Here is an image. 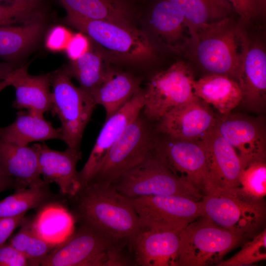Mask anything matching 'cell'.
<instances>
[{
	"label": "cell",
	"mask_w": 266,
	"mask_h": 266,
	"mask_svg": "<svg viewBox=\"0 0 266 266\" xmlns=\"http://www.w3.org/2000/svg\"><path fill=\"white\" fill-rule=\"evenodd\" d=\"M0 172L14 179L20 188L36 184L41 179L35 148L20 145L0 136Z\"/></svg>",
	"instance_id": "22"
},
{
	"label": "cell",
	"mask_w": 266,
	"mask_h": 266,
	"mask_svg": "<svg viewBox=\"0 0 266 266\" xmlns=\"http://www.w3.org/2000/svg\"><path fill=\"white\" fill-rule=\"evenodd\" d=\"M200 141L206 153L207 193L240 187L239 176L242 169L240 160L234 149L216 128Z\"/></svg>",
	"instance_id": "17"
},
{
	"label": "cell",
	"mask_w": 266,
	"mask_h": 266,
	"mask_svg": "<svg viewBox=\"0 0 266 266\" xmlns=\"http://www.w3.org/2000/svg\"><path fill=\"white\" fill-rule=\"evenodd\" d=\"M10 86L15 90L13 106L43 115L52 110V96L49 74L32 75L25 65L15 69L8 77Z\"/></svg>",
	"instance_id": "20"
},
{
	"label": "cell",
	"mask_w": 266,
	"mask_h": 266,
	"mask_svg": "<svg viewBox=\"0 0 266 266\" xmlns=\"http://www.w3.org/2000/svg\"><path fill=\"white\" fill-rule=\"evenodd\" d=\"M242 59L237 81L248 109L261 113L266 104V52L260 39L252 38L245 30L243 40Z\"/></svg>",
	"instance_id": "13"
},
{
	"label": "cell",
	"mask_w": 266,
	"mask_h": 266,
	"mask_svg": "<svg viewBox=\"0 0 266 266\" xmlns=\"http://www.w3.org/2000/svg\"><path fill=\"white\" fill-rule=\"evenodd\" d=\"M246 27L233 15L204 25L190 39L185 53L208 74L225 75L237 81Z\"/></svg>",
	"instance_id": "2"
},
{
	"label": "cell",
	"mask_w": 266,
	"mask_h": 266,
	"mask_svg": "<svg viewBox=\"0 0 266 266\" xmlns=\"http://www.w3.org/2000/svg\"><path fill=\"white\" fill-rule=\"evenodd\" d=\"M10 86V81L7 78L6 79L0 81V92L6 87Z\"/></svg>",
	"instance_id": "42"
},
{
	"label": "cell",
	"mask_w": 266,
	"mask_h": 266,
	"mask_svg": "<svg viewBox=\"0 0 266 266\" xmlns=\"http://www.w3.org/2000/svg\"><path fill=\"white\" fill-rule=\"evenodd\" d=\"M182 12L190 38L201 26L220 21L235 13L228 0H168Z\"/></svg>",
	"instance_id": "28"
},
{
	"label": "cell",
	"mask_w": 266,
	"mask_h": 266,
	"mask_svg": "<svg viewBox=\"0 0 266 266\" xmlns=\"http://www.w3.org/2000/svg\"><path fill=\"white\" fill-rule=\"evenodd\" d=\"M26 214L17 217L0 218V247L6 242L14 231L26 220Z\"/></svg>",
	"instance_id": "39"
},
{
	"label": "cell",
	"mask_w": 266,
	"mask_h": 266,
	"mask_svg": "<svg viewBox=\"0 0 266 266\" xmlns=\"http://www.w3.org/2000/svg\"><path fill=\"white\" fill-rule=\"evenodd\" d=\"M74 222L115 240L132 238L141 228L128 198L110 184L90 181L67 197Z\"/></svg>",
	"instance_id": "1"
},
{
	"label": "cell",
	"mask_w": 266,
	"mask_h": 266,
	"mask_svg": "<svg viewBox=\"0 0 266 266\" xmlns=\"http://www.w3.org/2000/svg\"><path fill=\"white\" fill-rule=\"evenodd\" d=\"M20 227L8 243L29 259L33 266H40L58 243L50 242L35 233L32 228L30 217H27Z\"/></svg>",
	"instance_id": "31"
},
{
	"label": "cell",
	"mask_w": 266,
	"mask_h": 266,
	"mask_svg": "<svg viewBox=\"0 0 266 266\" xmlns=\"http://www.w3.org/2000/svg\"><path fill=\"white\" fill-rule=\"evenodd\" d=\"M128 198L143 228L181 231L202 216L200 200L184 196L157 195Z\"/></svg>",
	"instance_id": "11"
},
{
	"label": "cell",
	"mask_w": 266,
	"mask_h": 266,
	"mask_svg": "<svg viewBox=\"0 0 266 266\" xmlns=\"http://www.w3.org/2000/svg\"><path fill=\"white\" fill-rule=\"evenodd\" d=\"M245 237L200 217L180 232L177 266H217Z\"/></svg>",
	"instance_id": "6"
},
{
	"label": "cell",
	"mask_w": 266,
	"mask_h": 266,
	"mask_svg": "<svg viewBox=\"0 0 266 266\" xmlns=\"http://www.w3.org/2000/svg\"><path fill=\"white\" fill-rule=\"evenodd\" d=\"M202 216L216 225L245 236L263 223L264 199L252 198L240 187L210 192L200 200Z\"/></svg>",
	"instance_id": "7"
},
{
	"label": "cell",
	"mask_w": 266,
	"mask_h": 266,
	"mask_svg": "<svg viewBox=\"0 0 266 266\" xmlns=\"http://www.w3.org/2000/svg\"><path fill=\"white\" fill-rule=\"evenodd\" d=\"M228 0L232 4L240 22L245 26L265 16L266 0Z\"/></svg>",
	"instance_id": "35"
},
{
	"label": "cell",
	"mask_w": 266,
	"mask_h": 266,
	"mask_svg": "<svg viewBox=\"0 0 266 266\" xmlns=\"http://www.w3.org/2000/svg\"><path fill=\"white\" fill-rule=\"evenodd\" d=\"M111 184L127 198L175 195L200 200L203 196L172 170L156 147Z\"/></svg>",
	"instance_id": "5"
},
{
	"label": "cell",
	"mask_w": 266,
	"mask_h": 266,
	"mask_svg": "<svg viewBox=\"0 0 266 266\" xmlns=\"http://www.w3.org/2000/svg\"><path fill=\"white\" fill-rule=\"evenodd\" d=\"M17 68L8 62H0V81L8 78Z\"/></svg>",
	"instance_id": "41"
},
{
	"label": "cell",
	"mask_w": 266,
	"mask_h": 266,
	"mask_svg": "<svg viewBox=\"0 0 266 266\" xmlns=\"http://www.w3.org/2000/svg\"><path fill=\"white\" fill-rule=\"evenodd\" d=\"M144 104V93L141 89L117 112L105 120L87 162L78 172L80 188L92 179L110 148L140 114Z\"/></svg>",
	"instance_id": "16"
},
{
	"label": "cell",
	"mask_w": 266,
	"mask_h": 266,
	"mask_svg": "<svg viewBox=\"0 0 266 266\" xmlns=\"http://www.w3.org/2000/svg\"><path fill=\"white\" fill-rule=\"evenodd\" d=\"M52 108L62 124L63 139L68 148L80 149L84 130L96 104L71 82L66 68L50 73Z\"/></svg>",
	"instance_id": "8"
},
{
	"label": "cell",
	"mask_w": 266,
	"mask_h": 266,
	"mask_svg": "<svg viewBox=\"0 0 266 266\" xmlns=\"http://www.w3.org/2000/svg\"><path fill=\"white\" fill-rule=\"evenodd\" d=\"M67 24L85 33L98 45L104 57L121 63L142 64L156 57L149 37L133 26L86 18L66 12Z\"/></svg>",
	"instance_id": "3"
},
{
	"label": "cell",
	"mask_w": 266,
	"mask_h": 266,
	"mask_svg": "<svg viewBox=\"0 0 266 266\" xmlns=\"http://www.w3.org/2000/svg\"><path fill=\"white\" fill-rule=\"evenodd\" d=\"M21 189L18 183L12 178L3 175L0 172V193L6 190Z\"/></svg>",
	"instance_id": "40"
},
{
	"label": "cell",
	"mask_w": 266,
	"mask_h": 266,
	"mask_svg": "<svg viewBox=\"0 0 266 266\" xmlns=\"http://www.w3.org/2000/svg\"><path fill=\"white\" fill-rule=\"evenodd\" d=\"M33 146L38 155L39 170L43 179L56 183L61 195L69 197L74 195L80 188L76 166L81 158L80 149L68 148L56 151L45 143Z\"/></svg>",
	"instance_id": "18"
},
{
	"label": "cell",
	"mask_w": 266,
	"mask_h": 266,
	"mask_svg": "<svg viewBox=\"0 0 266 266\" xmlns=\"http://www.w3.org/2000/svg\"><path fill=\"white\" fill-rule=\"evenodd\" d=\"M194 80L192 68L181 61L154 74L144 90L145 118L158 121L171 109L195 99Z\"/></svg>",
	"instance_id": "10"
},
{
	"label": "cell",
	"mask_w": 266,
	"mask_h": 266,
	"mask_svg": "<svg viewBox=\"0 0 266 266\" xmlns=\"http://www.w3.org/2000/svg\"><path fill=\"white\" fill-rule=\"evenodd\" d=\"M266 259V230L256 235L244 244L232 257L221 261L218 266H250Z\"/></svg>",
	"instance_id": "32"
},
{
	"label": "cell",
	"mask_w": 266,
	"mask_h": 266,
	"mask_svg": "<svg viewBox=\"0 0 266 266\" xmlns=\"http://www.w3.org/2000/svg\"><path fill=\"white\" fill-rule=\"evenodd\" d=\"M0 136L20 145L52 139H63L61 128H55L43 115L29 110H20L14 121L0 127Z\"/></svg>",
	"instance_id": "26"
},
{
	"label": "cell",
	"mask_w": 266,
	"mask_h": 266,
	"mask_svg": "<svg viewBox=\"0 0 266 266\" xmlns=\"http://www.w3.org/2000/svg\"><path fill=\"white\" fill-rule=\"evenodd\" d=\"M139 78L130 73L107 66L94 100L105 111V120L123 106L140 89Z\"/></svg>",
	"instance_id": "25"
},
{
	"label": "cell",
	"mask_w": 266,
	"mask_h": 266,
	"mask_svg": "<svg viewBox=\"0 0 266 266\" xmlns=\"http://www.w3.org/2000/svg\"><path fill=\"white\" fill-rule=\"evenodd\" d=\"M155 147L148 123L140 114L110 148L90 181L111 184L142 161Z\"/></svg>",
	"instance_id": "9"
},
{
	"label": "cell",
	"mask_w": 266,
	"mask_h": 266,
	"mask_svg": "<svg viewBox=\"0 0 266 266\" xmlns=\"http://www.w3.org/2000/svg\"><path fill=\"white\" fill-rule=\"evenodd\" d=\"M41 6L25 24L0 27V57L10 61L32 49L39 41L44 28Z\"/></svg>",
	"instance_id": "23"
},
{
	"label": "cell",
	"mask_w": 266,
	"mask_h": 266,
	"mask_svg": "<svg viewBox=\"0 0 266 266\" xmlns=\"http://www.w3.org/2000/svg\"><path fill=\"white\" fill-rule=\"evenodd\" d=\"M0 266H33L32 262L8 242L0 247Z\"/></svg>",
	"instance_id": "37"
},
{
	"label": "cell",
	"mask_w": 266,
	"mask_h": 266,
	"mask_svg": "<svg viewBox=\"0 0 266 266\" xmlns=\"http://www.w3.org/2000/svg\"><path fill=\"white\" fill-rule=\"evenodd\" d=\"M223 116L218 119L216 128L235 151L242 168L266 161V133L260 122L240 115Z\"/></svg>",
	"instance_id": "14"
},
{
	"label": "cell",
	"mask_w": 266,
	"mask_h": 266,
	"mask_svg": "<svg viewBox=\"0 0 266 266\" xmlns=\"http://www.w3.org/2000/svg\"><path fill=\"white\" fill-rule=\"evenodd\" d=\"M195 95L212 105L223 116H227L238 106L242 99L238 82L228 76L207 74L195 80Z\"/></svg>",
	"instance_id": "24"
},
{
	"label": "cell",
	"mask_w": 266,
	"mask_h": 266,
	"mask_svg": "<svg viewBox=\"0 0 266 266\" xmlns=\"http://www.w3.org/2000/svg\"><path fill=\"white\" fill-rule=\"evenodd\" d=\"M180 232L141 228L131 239L135 265L177 266Z\"/></svg>",
	"instance_id": "19"
},
{
	"label": "cell",
	"mask_w": 266,
	"mask_h": 266,
	"mask_svg": "<svg viewBox=\"0 0 266 266\" xmlns=\"http://www.w3.org/2000/svg\"><path fill=\"white\" fill-rule=\"evenodd\" d=\"M41 0H14L8 5L0 4V27L24 21L38 10Z\"/></svg>",
	"instance_id": "34"
},
{
	"label": "cell",
	"mask_w": 266,
	"mask_h": 266,
	"mask_svg": "<svg viewBox=\"0 0 266 266\" xmlns=\"http://www.w3.org/2000/svg\"><path fill=\"white\" fill-rule=\"evenodd\" d=\"M151 28L158 39L169 49L185 53L190 42V34L181 11L168 0H158L150 15Z\"/></svg>",
	"instance_id": "21"
},
{
	"label": "cell",
	"mask_w": 266,
	"mask_h": 266,
	"mask_svg": "<svg viewBox=\"0 0 266 266\" xmlns=\"http://www.w3.org/2000/svg\"><path fill=\"white\" fill-rule=\"evenodd\" d=\"M61 196L54 194L50 183L42 179L36 184L16 190L0 200V218L17 217L31 209L39 211L53 203H62Z\"/></svg>",
	"instance_id": "27"
},
{
	"label": "cell",
	"mask_w": 266,
	"mask_h": 266,
	"mask_svg": "<svg viewBox=\"0 0 266 266\" xmlns=\"http://www.w3.org/2000/svg\"><path fill=\"white\" fill-rule=\"evenodd\" d=\"M72 35L71 32L63 26L54 27L46 36L45 46L54 52L65 50Z\"/></svg>",
	"instance_id": "36"
},
{
	"label": "cell",
	"mask_w": 266,
	"mask_h": 266,
	"mask_svg": "<svg viewBox=\"0 0 266 266\" xmlns=\"http://www.w3.org/2000/svg\"><path fill=\"white\" fill-rule=\"evenodd\" d=\"M71 61L66 68L68 73L77 80L79 88L85 96L94 102L95 94L103 80L107 68L104 57L99 49H90Z\"/></svg>",
	"instance_id": "30"
},
{
	"label": "cell",
	"mask_w": 266,
	"mask_h": 266,
	"mask_svg": "<svg viewBox=\"0 0 266 266\" xmlns=\"http://www.w3.org/2000/svg\"><path fill=\"white\" fill-rule=\"evenodd\" d=\"M3 0H5V1H9L10 2H12V1L14 0H0V1H3Z\"/></svg>",
	"instance_id": "43"
},
{
	"label": "cell",
	"mask_w": 266,
	"mask_h": 266,
	"mask_svg": "<svg viewBox=\"0 0 266 266\" xmlns=\"http://www.w3.org/2000/svg\"><path fill=\"white\" fill-rule=\"evenodd\" d=\"M156 148L177 175L179 173L180 177L202 195L207 193L208 179L206 153L200 140L169 137L163 146Z\"/></svg>",
	"instance_id": "15"
},
{
	"label": "cell",
	"mask_w": 266,
	"mask_h": 266,
	"mask_svg": "<svg viewBox=\"0 0 266 266\" xmlns=\"http://www.w3.org/2000/svg\"><path fill=\"white\" fill-rule=\"evenodd\" d=\"M217 120L209 104L197 96L166 113L157 129L172 139L199 141L216 128Z\"/></svg>",
	"instance_id": "12"
},
{
	"label": "cell",
	"mask_w": 266,
	"mask_h": 266,
	"mask_svg": "<svg viewBox=\"0 0 266 266\" xmlns=\"http://www.w3.org/2000/svg\"><path fill=\"white\" fill-rule=\"evenodd\" d=\"M240 188L246 195L264 199L266 195V161L254 162L242 168L239 176Z\"/></svg>",
	"instance_id": "33"
},
{
	"label": "cell",
	"mask_w": 266,
	"mask_h": 266,
	"mask_svg": "<svg viewBox=\"0 0 266 266\" xmlns=\"http://www.w3.org/2000/svg\"><path fill=\"white\" fill-rule=\"evenodd\" d=\"M66 11L86 18L133 26L131 10L122 0H60Z\"/></svg>",
	"instance_id": "29"
},
{
	"label": "cell",
	"mask_w": 266,
	"mask_h": 266,
	"mask_svg": "<svg viewBox=\"0 0 266 266\" xmlns=\"http://www.w3.org/2000/svg\"><path fill=\"white\" fill-rule=\"evenodd\" d=\"M90 49L89 39L81 32L72 35L65 50L68 57L74 61Z\"/></svg>",
	"instance_id": "38"
},
{
	"label": "cell",
	"mask_w": 266,
	"mask_h": 266,
	"mask_svg": "<svg viewBox=\"0 0 266 266\" xmlns=\"http://www.w3.org/2000/svg\"><path fill=\"white\" fill-rule=\"evenodd\" d=\"M122 240H113L90 227L78 224L40 266H123L125 257Z\"/></svg>",
	"instance_id": "4"
}]
</instances>
